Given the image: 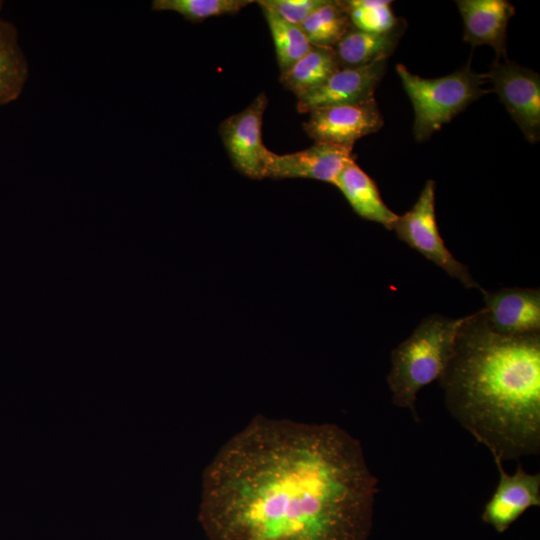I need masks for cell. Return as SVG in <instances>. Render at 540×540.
Instances as JSON below:
<instances>
[{"label": "cell", "mask_w": 540, "mask_h": 540, "mask_svg": "<svg viewBox=\"0 0 540 540\" xmlns=\"http://www.w3.org/2000/svg\"><path fill=\"white\" fill-rule=\"evenodd\" d=\"M377 493L340 426L257 415L205 468L198 519L209 540H368Z\"/></svg>", "instance_id": "1"}, {"label": "cell", "mask_w": 540, "mask_h": 540, "mask_svg": "<svg viewBox=\"0 0 540 540\" xmlns=\"http://www.w3.org/2000/svg\"><path fill=\"white\" fill-rule=\"evenodd\" d=\"M439 384L452 417L494 462L540 453V333L496 332L465 316Z\"/></svg>", "instance_id": "2"}, {"label": "cell", "mask_w": 540, "mask_h": 540, "mask_svg": "<svg viewBox=\"0 0 540 540\" xmlns=\"http://www.w3.org/2000/svg\"><path fill=\"white\" fill-rule=\"evenodd\" d=\"M464 319L438 314L428 316L391 352L387 382L392 403L408 409L417 421V394L444 374Z\"/></svg>", "instance_id": "3"}, {"label": "cell", "mask_w": 540, "mask_h": 540, "mask_svg": "<svg viewBox=\"0 0 540 540\" xmlns=\"http://www.w3.org/2000/svg\"><path fill=\"white\" fill-rule=\"evenodd\" d=\"M396 71L413 105V131L417 141L428 139L489 92L482 88L488 81L487 75L473 72L469 63L452 74L432 79L412 74L403 64H397Z\"/></svg>", "instance_id": "4"}, {"label": "cell", "mask_w": 540, "mask_h": 540, "mask_svg": "<svg viewBox=\"0 0 540 540\" xmlns=\"http://www.w3.org/2000/svg\"><path fill=\"white\" fill-rule=\"evenodd\" d=\"M397 237L427 259L458 279L467 288L482 289L470 275L467 266L459 262L446 247L435 213V182L428 180L413 207L398 216L394 223Z\"/></svg>", "instance_id": "5"}, {"label": "cell", "mask_w": 540, "mask_h": 540, "mask_svg": "<svg viewBox=\"0 0 540 540\" xmlns=\"http://www.w3.org/2000/svg\"><path fill=\"white\" fill-rule=\"evenodd\" d=\"M268 99L261 92L241 112L226 118L219 128L220 136L233 166L252 179L266 178L273 152L262 139L263 114Z\"/></svg>", "instance_id": "6"}, {"label": "cell", "mask_w": 540, "mask_h": 540, "mask_svg": "<svg viewBox=\"0 0 540 540\" xmlns=\"http://www.w3.org/2000/svg\"><path fill=\"white\" fill-rule=\"evenodd\" d=\"M488 81L526 139L540 137V76L517 63L496 60L486 74Z\"/></svg>", "instance_id": "7"}, {"label": "cell", "mask_w": 540, "mask_h": 540, "mask_svg": "<svg viewBox=\"0 0 540 540\" xmlns=\"http://www.w3.org/2000/svg\"><path fill=\"white\" fill-rule=\"evenodd\" d=\"M303 129L315 142L352 147L383 125L375 98L357 103L317 107L309 112Z\"/></svg>", "instance_id": "8"}, {"label": "cell", "mask_w": 540, "mask_h": 540, "mask_svg": "<svg viewBox=\"0 0 540 540\" xmlns=\"http://www.w3.org/2000/svg\"><path fill=\"white\" fill-rule=\"evenodd\" d=\"M499 481L482 512V520L497 532H505L527 509L540 505V473L526 472L518 464L509 475L502 462H495Z\"/></svg>", "instance_id": "9"}, {"label": "cell", "mask_w": 540, "mask_h": 540, "mask_svg": "<svg viewBox=\"0 0 540 540\" xmlns=\"http://www.w3.org/2000/svg\"><path fill=\"white\" fill-rule=\"evenodd\" d=\"M484 314L496 332L529 335L540 332V291L537 288H502L496 291L481 289Z\"/></svg>", "instance_id": "10"}, {"label": "cell", "mask_w": 540, "mask_h": 540, "mask_svg": "<svg viewBox=\"0 0 540 540\" xmlns=\"http://www.w3.org/2000/svg\"><path fill=\"white\" fill-rule=\"evenodd\" d=\"M386 61L338 69L319 87L298 97L297 110L306 113L317 107L357 103L374 98V91L386 70Z\"/></svg>", "instance_id": "11"}, {"label": "cell", "mask_w": 540, "mask_h": 540, "mask_svg": "<svg viewBox=\"0 0 540 540\" xmlns=\"http://www.w3.org/2000/svg\"><path fill=\"white\" fill-rule=\"evenodd\" d=\"M352 149L315 142L311 147L294 153H273L266 178H305L334 185L342 170L354 160Z\"/></svg>", "instance_id": "12"}, {"label": "cell", "mask_w": 540, "mask_h": 540, "mask_svg": "<svg viewBox=\"0 0 540 540\" xmlns=\"http://www.w3.org/2000/svg\"><path fill=\"white\" fill-rule=\"evenodd\" d=\"M456 4L463 19V39L472 46L490 45L498 59L506 58V29L514 6L505 0H458Z\"/></svg>", "instance_id": "13"}, {"label": "cell", "mask_w": 540, "mask_h": 540, "mask_svg": "<svg viewBox=\"0 0 540 540\" xmlns=\"http://www.w3.org/2000/svg\"><path fill=\"white\" fill-rule=\"evenodd\" d=\"M334 185L360 217L393 229L398 215L386 206L375 182L354 160L346 165Z\"/></svg>", "instance_id": "14"}, {"label": "cell", "mask_w": 540, "mask_h": 540, "mask_svg": "<svg viewBox=\"0 0 540 540\" xmlns=\"http://www.w3.org/2000/svg\"><path fill=\"white\" fill-rule=\"evenodd\" d=\"M403 30L401 24L386 33H370L351 27L333 47L339 68H354L387 60Z\"/></svg>", "instance_id": "15"}, {"label": "cell", "mask_w": 540, "mask_h": 540, "mask_svg": "<svg viewBox=\"0 0 540 540\" xmlns=\"http://www.w3.org/2000/svg\"><path fill=\"white\" fill-rule=\"evenodd\" d=\"M29 75L15 25L0 17V107L16 100Z\"/></svg>", "instance_id": "16"}, {"label": "cell", "mask_w": 540, "mask_h": 540, "mask_svg": "<svg viewBox=\"0 0 540 540\" xmlns=\"http://www.w3.org/2000/svg\"><path fill=\"white\" fill-rule=\"evenodd\" d=\"M338 69L333 48L312 46L291 67L281 72L280 82L298 98L319 87Z\"/></svg>", "instance_id": "17"}, {"label": "cell", "mask_w": 540, "mask_h": 540, "mask_svg": "<svg viewBox=\"0 0 540 540\" xmlns=\"http://www.w3.org/2000/svg\"><path fill=\"white\" fill-rule=\"evenodd\" d=\"M300 27L312 46L333 48L352 25L344 1L325 0Z\"/></svg>", "instance_id": "18"}, {"label": "cell", "mask_w": 540, "mask_h": 540, "mask_svg": "<svg viewBox=\"0 0 540 540\" xmlns=\"http://www.w3.org/2000/svg\"><path fill=\"white\" fill-rule=\"evenodd\" d=\"M271 32L277 62L281 72L286 71L312 47L300 26L291 24L272 9L257 1Z\"/></svg>", "instance_id": "19"}, {"label": "cell", "mask_w": 540, "mask_h": 540, "mask_svg": "<svg viewBox=\"0 0 540 540\" xmlns=\"http://www.w3.org/2000/svg\"><path fill=\"white\" fill-rule=\"evenodd\" d=\"M253 0H154V11H171L190 22H201L210 17L236 14Z\"/></svg>", "instance_id": "20"}, {"label": "cell", "mask_w": 540, "mask_h": 540, "mask_svg": "<svg viewBox=\"0 0 540 540\" xmlns=\"http://www.w3.org/2000/svg\"><path fill=\"white\" fill-rule=\"evenodd\" d=\"M352 27L370 33H386L401 24L392 9L391 1L348 0L344 1Z\"/></svg>", "instance_id": "21"}, {"label": "cell", "mask_w": 540, "mask_h": 540, "mask_svg": "<svg viewBox=\"0 0 540 540\" xmlns=\"http://www.w3.org/2000/svg\"><path fill=\"white\" fill-rule=\"evenodd\" d=\"M260 2L272 9L285 21L301 26L307 17L325 0H262Z\"/></svg>", "instance_id": "22"}, {"label": "cell", "mask_w": 540, "mask_h": 540, "mask_svg": "<svg viewBox=\"0 0 540 540\" xmlns=\"http://www.w3.org/2000/svg\"><path fill=\"white\" fill-rule=\"evenodd\" d=\"M2 7H3V1H0V11H1Z\"/></svg>", "instance_id": "23"}]
</instances>
